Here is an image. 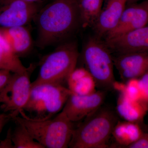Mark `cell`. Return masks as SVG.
Returning <instances> with one entry per match:
<instances>
[{
    "label": "cell",
    "mask_w": 148,
    "mask_h": 148,
    "mask_svg": "<svg viewBox=\"0 0 148 148\" xmlns=\"http://www.w3.org/2000/svg\"><path fill=\"white\" fill-rule=\"evenodd\" d=\"M34 18L40 47L60 42L80 25L78 0H54L40 10Z\"/></svg>",
    "instance_id": "obj_1"
},
{
    "label": "cell",
    "mask_w": 148,
    "mask_h": 148,
    "mask_svg": "<svg viewBox=\"0 0 148 148\" xmlns=\"http://www.w3.org/2000/svg\"><path fill=\"white\" fill-rule=\"evenodd\" d=\"M74 129L69 147L106 148L118 119L114 111L100 108L84 118Z\"/></svg>",
    "instance_id": "obj_2"
},
{
    "label": "cell",
    "mask_w": 148,
    "mask_h": 148,
    "mask_svg": "<svg viewBox=\"0 0 148 148\" xmlns=\"http://www.w3.org/2000/svg\"><path fill=\"white\" fill-rule=\"evenodd\" d=\"M14 120L23 125L32 137L45 148L69 147L74 130L73 122L63 111L49 119L31 118L23 111Z\"/></svg>",
    "instance_id": "obj_3"
},
{
    "label": "cell",
    "mask_w": 148,
    "mask_h": 148,
    "mask_svg": "<svg viewBox=\"0 0 148 148\" xmlns=\"http://www.w3.org/2000/svg\"><path fill=\"white\" fill-rule=\"evenodd\" d=\"M72 92L63 85L42 83L32 85L29 101L23 112L33 119L53 117L62 110Z\"/></svg>",
    "instance_id": "obj_4"
},
{
    "label": "cell",
    "mask_w": 148,
    "mask_h": 148,
    "mask_svg": "<svg viewBox=\"0 0 148 148\" xmlns=\"http://www.w3.org/2000/svg\"><path fill=\"white\" fill-rule=\"evenodd\" d=\"M78 58V51L75 44L62 45L45 57L36 79L32 84L52 83L64 85L76 67Z\"/></svg>",
    "instance_id": "obj_5"
},
{
    "label": "cell",
    "mask_w": 148,
    "mask_h": 148,
    "mask_svg": "<svg viewBox=\"0 0 148 148\" xmlns=\"http://www.w3.org/2000/svg\"><path fill=\"white\" fill-rule=\"evenodd\" d=\"M110 49L99 38H90L82 51V58L87 69L95 79L100 90L114 89L116 82L114 73L113 58Z\"/></svg>",
    "instance_id": "obj_6"
},
{
    "label": "cell",
    "mask_w": 148,
    "mask_h": 148,
    "mask_svg": "<svg viewBox=\"0 0 148 148\" xmlns=\"http://www.w3.org/2000/svg\"><path fill=\"white\" fill-rule=\"evenodd\" d=\"M33 68L30 66L24 71L12 73L9 82L4 89L1 108L4 112L11 114L12 119L18 116L29 101Z\"/></svg>",
    "instance_id": "obj_7"
},
{
    "label": "cell",
    "mask_w": 148,
    "mask_h": 148,
    "mask_svg": "<svg viewBox=\"0 0 148 148\" xmlns=\"http://www.w3.org/2000/svg\"><path fill=\"white\" fill-rule=\"evenodd\" d=\"M106 98V91L99 90L90 95H70L62 111L72 122L84 119L102 106Z\"/></svg>",
    "instance_id": "obj_8"
},
{
    "label": "cell",
    "mask_w": 148,
    "mask_h": 148,
    "mask_svg": "<svg viewBox=\"0 0 148 148\" xmlns=\"http://www.w3.org/2000/svg\"><path fill=\"white\" fill-rule=\"evenodd\" d=\"M39 10L36 3L14 0L1 5L0 28L25 26L34 18Z\"/></svg>",
    "instance_id": "obj_9"
},
{
    "label": "cell",
    "mask_w": 148,
    "mask_h": 148,
    "mask_svg": "<svg viewBox=\"0 0 148 148\" xmlns=\"http://www.w3.org/2000/svg\"><path fill=\"white\" fill-rule=\"evenodd\" d=\"M148 24V1L126 8L116 26L106 39L119 36Z\"/></svg>",
    "instance_id": "obj_10"
},
{
    "label": "cell",
    "mask_w": 148,
    "mask_h": 148,
    "mask_svg": "<svg viewBox=\"0 0 148 148\" xmlns=\"http://www.w3.org/2000/svg\"><path fill=\"white\" fill-rule=\"evenodd\" d=\"M110 49L119 54L148 52V25L119 36L106 39Z\"/></svg>",
    "instance_id": "obj_11"
},
{
    "label": "cell",
    "mask_w": 148,
    "mask_h": 148,
    "mask_svg": "<svg viewBox=\"0 0 148 148\" xmlns=\"http://www.w3.org/2000/svg\"><path fill=\"white\" fill-rule=\"evenodd\" d=\"M113 60L114 65L124 81L139 78L148 71V52L119 54Z\"/></svg>",
    "instance_id": "obj_12"
},
{
    "label": "cell",
    "mask_w": 148,
    "mask_h": 148,
    "mask_svg": "<svg viewBox=\"0 0 148 148\" xmlns=\"http://www.w3.org/2000/svg\"><path fill=\"white\" fill-rule=\"evenodd\" d=\"M0 40L19 57L31 50L32 40L25 26L0 28Z\"/></svg>",
    "instance_id": "obj_13"
},
{
    "label": "cell",
    "mask_w": 148,
    "mask_h": 148,
    "mask_svg": "<svg viewBox=\"0 0 148 148\" xmlns=\"http://www.w3.org/2000/svg\"><path fill=\"white\" fill-rule=\"evenodd\" d=\"M127 0H106L93 27L98 36L106 35L116 26L126 8Z\"/></svg>",
    "instance_id": "obj_14"
},
{
    "label": "cell",
    "mask_w": 148,
    "mask_h": 148,
    "mask_svg": "<svg viewBox=\"0 0 148 148\" xmlns=\"http://www.w3.org/2000/svg\"><path fill=\"white\" fill-rule=\"evenodd\" d=\"M116 111L124 121L140 124L148 112V103L143 100H132L120 92L117 101Z\"/></svg>",
    "instance_id": "obj_15"
},
{
    "label": "cell",
    "mask_w": 148,
    "mask_h": 148,
    "mask_svg": "<svg viewBox=\"0 0 148 148\" xmlns=\"http://www.w3.org/2000/svg\"><path fill=\"white\" fill-rule=\"evenodd\" d=\"M67 83L73 94L88 95L97 91L95 79L86 68L76 67L69 75Z\"/></svg>",
    "instance_id": "obj_16"
},
{
    "label": "cell",
    "mask_w": 148,
    "mask_h": 148,
    "mask_svg": "<svg viewBox=\"0 0 148 148\" xmlns=\"http://www.w3.org/2000/svg\"><path fill=\"white\" fill-rule=\"evenodd\" d=\"M143 132L138 123L118 121L113 130L112 136L118 145L121 147L127 148L138 140Z\"/></svg>",
    "instance_id": "obj_17"
},
{
    "label": "cell",
    "mask_w": 148,
    "mask_h": 148,
    "mask_svg": "<svg viewBox=\"0 0 148 148\" xmlns=\"http://www.w3.org/2000/svg\"><path fill=\"white\" fill-rule=\"evenodd\" d=\"M103 0H78L80 25L83 28L92 27L97 21Z\"/></svg>",
    "instance_id": "obj_18"
},
{
    "label": "cell",
    "mask_w": 148,
    "mask_h": 148,
    "mask_svg": "<svg viewBox=\"0 0 148 148\" xmlns=\"http://www.w3.org/2000/svg\"><path fill=\"white\" fill-rule=\"evenodd\" d=\"M27 69L19 57L0 41V69L16 73L24 71Z\"/></svg>",
    "instance_id": "obj_19"
},
{
    "label": "cell",
    "mask_w": 148,
    "mask_h": 148,
    "mask_svg": "<svg viewBox=\"0 0 148 148\" xmlns=\"http://www.w3.org/2000/svg\"><path fill=\"white\" fill-rule=\"evenodd\" d=\"M16 123L17 125L12 131L13 148H45L34 139L23 125Z\"/></svg>",
    "instance_id": "obj_20"
},
{
    "label": "cell",
    "mask_w": 148,
    "mask_h": 148,
    "mask_svg": "<svg viewBox=\"0 0 148 148\" xmlns=\"http://www.w3.org/2000/svg\"><path fill=\"white\" fill-rule=\"evenodd\" d=\"M139 79L143 99L148 103V71Z\"/></svg>",
    "instance_id": "obj_21"
},
{
    "label": "cell",
    "mask_w": 148,
    "mask_h": 148,
    "mask_svg": "<svg viewBox=\"0 0 148 148\" xmlns=\"http://www.w3.org/2000/svg\"><path fill=\"white\" fill-rule=\"evenodd\" d=\"M12 73V72L7 70L0 69V92L8 84Z\"/></svg>",
    "instance_id": "obj_22"
},
{
    "label": "cell",
    "mask_w": 148,
    "mask_h": 148,
    "mask_svg": "<svg viewBox=\"0 0 148 148\" xmlns=\"http://www.w3.org/2000/svg\"><path fill=\"white\" fill-rule=\"evenodd\" d=\"M127 148H148V132H143V135Z\"/></svg>",
    "instance_id": "obj_23"
},
{
    "label": "cell",
    "mask_w": 148,
    "mask_h": 148,
    "mask_svg": "<svg viewBox=\"0 0 148 148\" xmlns=\"http://www.w3.org/2000/svg\"><path fill=\"white\" fill-rule=\"evenodd\" d=\"M12 130H9L5 140L1 141L0 148H13V145L11 138Z\"/></svg>",
    "instance_id": "obj_24"
},
{
    "label": "cell",
    "mask_w": 148,
    "mask_h": 148,
    "mask_svg": "<svg viewBox=\"0 0 148 148\" xmlns=\"http://www.w3.org/2000/svg\"><path fill=\"white\" fill-rule=\"evenodd\" d=\"M11 119H12V117L10 113L8 114L5 113L0 114V132L6 124Z\"/></svg>",
    "instance_id": "obj_25"
},
{
    "label": "cell",
    "mask_w": 148,
    "mask_h": 148,
    "mask_svg": "<svg viewBox=\"0 0 148 148\" xmlns=\"http://www.w3.org/2000/svg\"><path fill=\"white\" fill-rule=\"evenodd\" d=\"M13 1H14V0H0V5H4L8 3ZM22 1H25L29 3H36L37 2L39 1H41V0H22Z\"/></svg>",
    "instance_id": "obj_26"
},
{
    "label": "cell",
    "mask_w": 148,
    "mask_h": 148,
    "mask_svg": "<svg viewBox=\"0 0 148 148\" xmlns=\"http://www.w3.org/2000/svg\"><path fill=\"white\" fill-rule=\"evenodd\" d=\"M3 90L0 92V104L1 103L2 101L3 95Z\"/></svg>",
    "instance_id": "obj_27"
},
{
    "label": "cell",
    "mask_w": 148,
    "mask_h": 148,
    "mask_svg": "<svg viewBox=\"0 0 148 148\" xmlns=\"http://www.w3.org/2000/svg\"><path fill=\"white\" fill-rule=\"evenodd\" d=\"M128 1H135V0H127Z\"/></svg>",
    "instance_id": "obj_28"
}]
</instances>
